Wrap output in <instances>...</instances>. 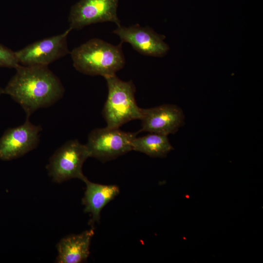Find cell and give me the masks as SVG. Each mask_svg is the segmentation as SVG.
Masks as SVG:
<instances>
[{
	"instance_id": "cell-15",
	"label": "cell",
	"mask_w": 263,
	"mask_h": 263,
	"mask_svg": "<svg viewBox=\"0 0 263 263\" xmlns=\"http://www.w3.org/2000/svg\"><path fill=\"white\" fill-rule=\"evenodd\" d=\"M2 94H4L3 89L0 88V95Z\"/></svg>"
},
{
	"instance_id": "cell-14",
	"label": "cell",
	"mask_w": 263,
	"mask_h": 263,
	"mask_svg": "<svg viewBox=\"0 0 263 263\" xmlns=\"http://www.w3.org/2000/svg\"><path fill=\"white\" fill-rule=\"evenodd\" d=\"M20 65L15 52L0 43V67L16 69Z\"/></svg>"
},
{
	"instance_id": "cell-13",
	"label": "cell",
	"mask_w": 263,
	"mask_h": 263,
	"mask_svg": "<svg viewBox=\"0 0 263 263\" xmlns=\"http://www.w3.org/2000/svg\"><path fill=\"white\" fill-rule=\"evenodd\" d=\"M132 150L144 153L150 157L163 158L174 149L168 136L150 133L133 139Z\"/></svg>"
},
{
	"instance_id": "cell-9",
	"label": "cell",
	"mask_w": 263,
	"mask_h": 263,
	"mask_svg": "<svg viewBox=\"0 0 263 263\" xmlns=\"http://www.w3.org/2000/svg\"><path fill=\"white\" fill-rule=\"evenodd\" d=\"M113 33L119 37L121 43H129L135 50L145 56L162 57L169 49L164 41L165 37L149 26L142 27L139 24L128 27L120 25Z\"/></svg>"
},
{
	"instance_id": "cell-1",
	"label": "cell",
	"mask_w": 263,
	"mask_h": 263,
	"mask_svg": "<svg viewBox=\"0 0 263 263\" xmlns=\"http://www.w3.org/2000/svg\"><path fill=\"white\" fill-rule=\"evenodd\" d=\"M15 75L3 89L24 110L26 118L40 108L49 107L60 99L64 88L48 66H23L16 69Z\"/></svg>"
},
{
	"instance_id": "cell-10",
	"label": "cell",
	"mask_w": 263,
	"mask_h": 263,
	"mask_svg": "<svg viewBox=\"0 0 263 263\" xmlns=\"http://www.w3.org/2000/svg\"><path fill=\"white\" fill-rule=\"evenodd\" d=\"M141 131L168 136L175 133L185 124L184 112L176 105L141 108Z\"/></svg>"
},
{
	"instance_id": "cell-3",
	"label": "cell",
	"mask_w": 263,
	"mask_h": 263,
	"mask_svg": "<svg viewBox=\"0 0 263 263\" xmlns=\"http://www.w3.org/2000/svg\"><path fill=\"white\" fill-rule=\"evenodd\" d=\"M108 94L102 111L107 127L119 128L133 120H140L141 108L135 99L136 88L132 80L124 81L116 75L105 78Z\"/></svg>"
},
{
	"instance_id": "cell-12",
	"label": "cell",
	"mask_w": 263,
	"mask_h": 263,
	"mask_svg": "<svg viewBox=\"0 0 263 263\" xmlns=\"http://www.w3.org/2000/svg\"><path fill=\"white\" fill-rule=\"evenodd\" d=\"M94 234L93 228L77 235L62 238L57 244L58 263H80L86 261L90 254V246Z\"/></svg>"
},
{
	"instance_id": "cell-5",
	"label": "cell",
	"mask_w": 263,
	"mask_h": 263,
	"mask_svg": "<svg viewBox=\"0 0 263 263\" xmlns=\"http://www.w3.org/2000/svg\"><path fill=\"white\" fill-rule=\"evenodd\" d=\"M136 135L119 128H97L89 133L85 145L89 157L106 162L132 150V143Z\"/></svg>"
},
{
	"instance_id": "cell-7",
	"label": "cell",
	"mask_w": 263,
	"mask_h": 263,
	"mask_svg": "<svg viewBox=\"0 0 263 263\" xmlns=\"http://www.w3.org/2000/svg\"><path fill=\"white\" fill-rule=\"evenodd\" d=\"M119 0H80L71 8L68 22L72 30L99 22H112L121 25L117 9Z\"/></svg>"
},
{
	"instance_id": "cell-2",
	"label": "cell",
	"mask_w": 263,
	"mask_h": 263,
	"mask_svg": "<svg viewBox=\"0 0 263 263\" xmlns=\"http://www.w3.org/2000/svg\"><path fill=\"white\" fill-rule=\"evenodd\" d=\"M122 44L114 45L99 38H92L70 52L73 66L89 75L106 78L116 75L125 64Z\"/></svg>"
},
{
	"instance_id": "cell-8",
	"label": "cell",
	"mask_w": 263,
	"mask_h": 263,
	"mask_svg": "<svg viewBox=\"0 0 263 263\" xmlns=\"http://www.w3.org/2000/svg\"><path fill=\"white\" fill-rule=\"evenodd\" d=\"M41 130L40 126L32 124L29 118L18 127L8 129L0 138V159L11 160L36 148Z\"/></svg>"
},
{
	"instance_id": "cell-6",
	"label": "cell",
	"mask_w": 263,
	"mask_h": 263,
	"mask_svg": "<svg viewBox=\"0 0 263 263\" xmlns=\"http://www.w3.org/2000/svg\"><path fill=\"white\" fill-rule=\"evenodd\" d=\"M72 29L30 44L15 52L19 64L23 66H48L53 62L70 54L67 37Z\"/></svg>"
},
{
	"instance_id": "cell-4",
	"label": "cell",
	"mask_w": 263,
	"mask_h": 263,
	"mask_svg": "<svg viewBox=\"0 0 263 263\" xmlns=\"http://www.w3.org/2000/svg\"><path fill=\"white\" fill-rule=\"evenodd\" d=\"M89 154L85 145L78 140H70L57 149L50 157L46 166L53 180L61 183L77 178L82 181L87 178L83 173L82 166Z\"/></svg>"
},
{
	"instance_id": "cell-11",
	"label": "cell",
	"mask_w": 263,
	"mask_h": 263,
	"mask_svg": "<svg viewBox=\"0 0 263 263\" xmlns=\"http://www.w3.org/2000/svg\"><path fill=\"white\" fill-rule=\"evenodd\" d=\"M83 182L86 187L82 198L84 211L91 215L89 224L94 226L98 223L103 207L119 193V187L115 185H102L90 181L86 178Z\"/></svg>"
}]
</instances>
